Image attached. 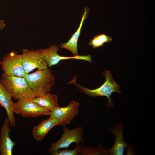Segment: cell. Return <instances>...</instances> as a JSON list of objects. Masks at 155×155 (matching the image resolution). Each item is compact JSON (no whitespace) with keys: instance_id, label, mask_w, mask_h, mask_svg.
I'll return each mask as SVG.
<instances>
[{"instance_id":"6da1fadb","label":"cell","mask_w":155,"mask_h":155,"mask_svg":"<svg viewBox=\"0 0 155 155\" xmlns=\"http://www.w3.org/2000/svg\"><path fill=\"white\" fill-rule=\"evenodd\" d=\"M111 71L104 70L102 74L106 78L104 83L99 88L94 89H88L76 82V77L71 81L70 83L73 84L80 92L93 97L97 96L106 97L108 100V108L113 107V103L111 98L112 94L115 92L120 94V85L116 83L111 74Z\"/></svg>"},{"instance_id":"7a4b0ae2","label":"cell","mask_w":155,"mask_h":155,"mask_svg":"<svg viewBox=\"0 0 155 155\" xmlns=\"http://www.w3.org/2000/svg\"><path fill=\"white\" fill-rule=\"evenodd\" d=\"M36 97L50 93L55 78L50 69H38L33 73H26L24 77Z\"/></svg>"},{"instance_id":"3957f363","label":"cell","mask_w":155,"mask_h":155,"mask_svg":"<svg viewBox=\"0 0 155 155\" xmlns=\"http://www.w3.org/2000/svg\"><path fill=\"white\" fill-rule=\"evenodd\" d=\"M0 80L14 100L18 101L22 99L31 100L36 97L24 77L7 75L3 73Z\"/></svg>"},{"instance_id":"277c9868","label":"cell","mask_w":155,"mask_h":155,"mask_svg":"<svg viewBox=\"0 0 155 155\" xmlns=\"http://www.w3.org/2000/svg\"><path fill=\"white\" fill-rule=\"evenodd\" d=\"M83 132L84 129L81 126L72 129L64 126L62 136L59 140L51 144L47 152L51 153L61 148H67L73 143L76 145L80 144L81 142L85 143Z\"/></svg>"},{"instance_id":"5b68a950","label":"cell","mask_w":155,"mask_h":155,"mask_svg":"<svg viewBox=\"0 0 155 155\" xmlns=\"http://www.w3.org/2000/svg\"><path fill=\"white\" fill-rule=\"evenodd\" d=\"M1 69L7 75L24 77L26 74L23 68L21 55L12 51L4 56L0 61Z\"/></svg>"},{"instance_id":"8992f818","label":"cell","mask_w":155,"mask_h":155,"mask_svg":"<svg viewBox=\"0 0 155 155\" xmlns=\"http://www.w3.org/2000/svg\"><path fill=\"white\" fill-rule=\"evenodd\" d=\"M22 65L25 72L28 73L35 69H48V65L39 49L21 50Z\"/></svg>"},{"instance_id":"52a82bcc","label":"cell","mask_w":155,"mask_h":155,"mask_svg":"<svg viewBox=\"0 0 155 155\" xmlns=\"http://www.w3.org/2000/svg\"><path fill=\"white\" fill-rule=\"evenodd\" d=\"M13 111L26 117H37L42 115H49L50 112L36 103L26 99H22L15 103Z\"/></svg>"},{"instance_id":"ba28073f","label":"cell","mask_w":155,"mask_h":155,"mask_svg":"<svg viewBox=\"0 0 155 155\" xmlns=\"http://www.w3.org/2000/svg\"><path fill=\"white\" fill-rule=\"evenodd\" d=\"M79 103L71 100L66 106L58 107L50 112L49 115L57 119L59 125L64 127L69 124L78 113Z\"/></svg>"},{"instance_id":"9c48e42d","label":"cell","mask_w":155,"mask_h":155,"mask_svg":"<svg viewBox=\"0 0 155 155\" xmlns=\"http://www.w3.org/2000/svg\"><path fill=\"white\" fill-rule=\"evenodd\" d=\"M59 47L55 45H51L49 47L44 49H40V51L45 59L49 67L57 64L63 60L76 59L86 61L90 63L92 61L91 56L87 55H77L71 57L63 56L57 53Z\"/></svg>"},{"instance_id":"30bf717a","label":"cell","mask_w":155,"mask_h":155,"mask_svg":"<svg viewBox=\"0 0 155 155\" xmlns=\"http://www.w3.org/2000/svg\"><path fill=\"white\" fill-rule=\"evenodd\" d=\"M9 122L6 118L1 126L0 132V154L1 155H12L13 150L16 145L9 135L10 131Z\"/></svg>"},{"instance_id":"8fae6325","label":"cell","mask_w":155,"mask_h":155,"mask_svg":"<svg viewBox=\"0 0 155 155\" xmlns=\"http://www.w3.org/2000/svg\"><path fill=\"white\" fill-rule=\"evenodd\" d=\"M11 98L0 80V105L5 109L10 125L13 128L16 126V122L13 111L15 102L12 101Z\"/></svg>"},{"instance_id":"7c38bea8","label":"cell","mask_w":155,"mask_h":155,"mask_svg":"<svg viewBox=\"0 0 155 155\" xmlns=\"http://www.w3.org/2000/svg\"><path fill=\"white\" fill-rule=\"evenodd\" d=\"M123 125L121 121L110 130L114 136L115 141L113 146L106 150L108 154L112 155L123 154L125 148L128 145L123 139Z\"/></svg>"},{"instance_id":"4fadbf2b","label":"cell","mask_w":155,"mask_h":155,"mask_svg":"<svg viewBox=\"0 0 155 155\" xmlns=\"http://www.w3.org/2000/svg\"><path fill=\"white\" fill-rule=\"evenodd\" d=\"M59 124L57 119L50 116L33 127L32 134L34 138L37 141H42L52 128Z\"/></svg>"},{"instance_id":"5bb4252c","label":"cell","mask_w":155,"mask_h":155,"mask_svg":"<svg viewBox=\"0 0 155 155\" xmlns=\"http://www.w3.org/2000/svg\"><path fill=\"white\" fill-rule=\"evenodd\" d=\"M89 11V9L88 8L86 7L85 8L84 13L82 16L81 21L78 28L67 42L62 43L60 45V48L66 49L69 50L72 53L74 56L78 55V40L84 22L87 17Z\"/></svg>"},{"instance_id":"9a60e30c","label":"cell","mask_w":155,"mask_h":155,"mask_svg":"<svg viewBox=\"0 0 155 155\" xmlns=\"http://www.w3.org/2000/svg\"><path fill=\"white\" fill-rule=\"evenodd\" d=\"M31 100L50 112L60 106L58 102V96L50 93L43 96L36 97Z\"/></svg>"},{"instance_id":"2e32d148","label":"cell","mask_w":155,"mask_h":155,"mask_svg":"<svg viewBox=\"0 0 155 155\" xmlns=\"http://www.w3.org/2000/svg\"><path fill=\"white\" fill-rule=\"evenodd\" d=\"M76 146L79 149V155H103L108 154L106 150H105L101 144L97 147H94L89 145L83 146L80 144Z\"/></svg>"},{"instance_id":"e0dca14e","label":"cell","mask_w":155,"mask_h":155,"mask_svg":"<svg viewBox=\"0 0 155 155\" xmlns=\"http://www.w3.org/2000/svg\"><path fill=\"white\" fill-rule=\"evenodd\" d=\"M52 155H79V149L75 146L73 149L60 150L51 153Z\"/></svg>"},{"instance_id":"ac0fdd59","label":"cell","mask_w":155,"mask_h":155,"mask_svg":"<svg viewBox=\"0 0 155 155\" xmlns=\"http://www.w3.org/2000/svg\"><path fill=\"white\" fill-rule=\"evenodd\" d=\"M94 37L104 44L110 43L112 40L111 37L104 34H99Z\"/></svg>"},{"instance_id":"d6986e66","label":"cell","mask_w":155,"mask_h":155,"mask_svg":"<svg viewBox=\"0 0 155 155\" xmlns=\"http://www.w3.org/2000/svg\"><path fill=\"white\" fill-rule=\"evenodd\" d=\"M88 44L92 46L93 48H95L103 46L104 44L94 36L89 42Z\"/></svg>"},{"instance_id":"ffe728a7","label":"cell","mask_w":155,"mask_h":155,"mask_svg":"<svg viewBox=\"0 0 155 155\" xmlns=\"http://www.w3.org/2000/svg\"><path fill=\"white\" fill-rule=\"evenodd\" d=\"M5 24L3 20H0V30H2L5 27Z\"/></svg>"}]
</instances>
